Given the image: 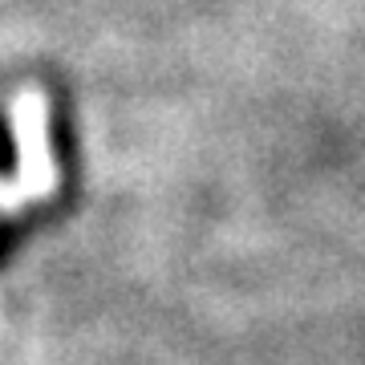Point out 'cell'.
Here are the masks:
<instances>
[{
  "label": "cell",
  "mask_w": 365,
  "mask_h": 365,
  "mask_svg": "<svg viewBox=\"0 0 365 365\" xmlns=\"http://www.w3.org/2000/svg\"><path fill=\"white\" fill-rule=\"evenodd\" d=\"M13 167V146H9V138H4V130H0V170Z\"/></svg>",
  "instance_id": "1"
}]
</instances>
